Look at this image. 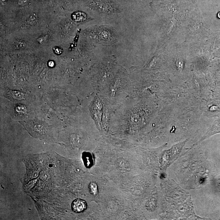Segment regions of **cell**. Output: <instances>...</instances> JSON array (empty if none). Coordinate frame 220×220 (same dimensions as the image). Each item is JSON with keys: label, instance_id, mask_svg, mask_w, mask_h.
<instances>
[{"label": "cell", "instance_id": "3957f363", "mask_svg": "<svg viewBox=\"0 0 220 220\" xmlns=\"http://www.w3.org/2000/svg\"><path fill=\"white\" fill-rule=\"evenodd\" d=\"M87 203L84 200L77 199L74 200L72 204L73 210L75 213H81L87 208Z\"/></svg>", "mask_w": 220, "mask_h": 220}, {"label": "cell", "instance_id": "52a82bcc", "mask_svg": "<svg viewBox=\"0 0 220 220\" xmlns=\"http://www.w3.org/2000/svg\"><path fill=\"white\" fill-rule=\"evenodd\" d=\"M38 18L36 14H31L30 17L28 18L27 21H26V23L28 25H34L36 22Z\"/></svg>", "mask_w": 220, "mask_h": 220}, {"label": "cell", "instance_id": "2e32d148", "mask_svg": "<svg viewBox=\"0 0 220 220\" xmlns=\"http://www.w3.org/2000/svg\"><path fill=\"white\" fill-rule=\"evenodd\" d=\"M48 1H51V0H48Z\"/></svg>", "mask_w": 220, "mask_h": 220}, {"label": "cell", "instance_id": "30bf717a", "mask_svg": "<svg viewBox=\"0 0 220 220\" xmlns=\"http://www.w3.org/2000/svg\"><path fill=\"white\" fill-rule=\"evenodd\" d=\"M216 185L217 189L220 193V178L216 180Z\"/></svg>", "mask_w": 220, "mask_h": 220}, {"label": "cell", "instance_id": "8992f818", "mask_svg": "<svg viewBox=\"0 0 220 220\" xmlns=\"http://www.w3.org/2000/svg\"><path fill=\"white\" fill-rule=\"evenodd\" d=\"M73 19L77 22H80L84 21L86 18L85 14L81 12H77L72 16Z\"/></svg>", "mask_w": 220, "mask_h": 220}, {"label": "cell", "instance_id": "e0dca14e", "mask_svg": "<svg viewBox=\"0 0 220 220\" xmlns=\"http://www.w3.org/2000/svg\"><path fill=\"white\" fill-rule=\"evenodd\" d=\"M219 219L220 220V219Z\"/></svg>", "mask_w": 220, "mask_h": 220}, {"label": "cell", "instance_id": "6da1fadb", "mask_svg": "<svg viewBox=\"0 0 220 220\" xmlns=\"http://www.w3.org/2000/svg\"><path fill=\"white\" fill-rule=\"evenodd\" d=\"M186 142V140L179 142L174 144L168 149V153L172 164L178 159Z\"/></svg>", "mask_w": 220, "mask_h": 220}, {"label": "cell", "instance_id": "9a60e30c", "mask_svg": "<svg viewBox=\"0 0 220 220\" xmlns=\"http://www.w3.org/2000/svg\"><path fill=\"white\" fill-rule=\"evenodd\" d=\"M217 17L218 18H220V11L218 12V14H217Z\"/></svg>", "mask_w": 220, "mask_h": 220}, {"label": "cell", "instance_id": "9c48e42d", "mask_svg": "<svg viewBox=\"0 0 220 220\" xmlns=\"http://www.w3.org/2000/svg\"><path fill=\"white\" fill-rule=\"evenodd\" d=\"M91 191L94 194H96V192L97 193V188L96 184L95 183H92L91 184Z\"/></svg>", "mask_w": 220, "mask_h": 220}, {"label": "cell", "instance_id": "7a4b0ae2", "mask_svg": "<svg viewBox=\"0 0 220 220\" xmlns=\"http://www.w3.org/2000/svg\"><path fill=\"white\" fill-rule=\"evenodd\" d=\"M98 31H99L98 34L100 42L108 43L112 42L115 39L113 32L111 31H112L110 29L107 28V27H100Z\"/></svg>", "mask_w": 220, "mask_h": 220}, {"label": "cell", "instance_id": "5bb4252c", "mask_svg": "<svg viewBox=\"0 0 220 220\" xmlns=\"http://www.w3.org/2000/svg\"><path fill=\"white\" fill-rule=\"evenodd\" d=\"M54 63L53 61H50L49 63V66L50 67H54Z\"/></svg>", "mask_w": 220, "mask_h": 220}, {"label": "cell", "instance_id": "277c9868", "mask_svg": "<svg viewBox=\"0 0 220 220\" xmlns=\"http://www.w3.org/2000/svg\"><path fill=\"white\" fill-rule=\"evenodd\" d=\"M9 98L15 101H20L25 99V95L18 91H8L6 93Z\"/></svg>", "mask_w": 220, "mask_h": 220}, {"label": "cell", "instance_id": "ba28073f", "mask_svg": "<svg viewBox=\"0 0 220 220\" xmlns=\"http://www.w3.org/2000/svg\"><path fill=\"white\" fill-rule=\"evenodd\" d=\"M84 162L85 164H87L86 166H88L89 165H91V160H92V158H91V156L90 155L88 154H86L85 155H84Z\"/></svg>", "mask_w": 220, "mask_h": 220}, {"label": "cell", "instance_id": "7c38bea8", "mask_svg": "<svg viewBox=\"0 0 220 220\" xmlns=\"http://www.w3.org/2000/svg\"><path fill=\"white\" fill-rule=\"evenodd\" d=\"M24 43H23V42L21 41L17 42V43H16L15 45L17 47L19 48L23 47V46L24 45Z\"/></svg>", "mask_w": 220, "mask_h": 220}, {"label": "cell", "instance_id": "4fadbf2b", "mask_svg": "<svg viewBox=\"0 0 220 220\" xmlns=\"http://www.w3.org/2000/svg\"><path fill=\"white\" fill-rule=\"evenodd\" d=\"M26 2V0H19V4H25Z\"/></svg>", "mask_w": 220, "mask_h": 220}, {"label": "cell", "instance_id": "5b68a950", "mask_svg": "<svg viewBox=\"0 0 220 220\" xmlns=\"http://www.w3.org/2000/svg\"><path fill=\"white\" fill-rule=\"evenodd\" d=\"M157 200L155 198H151L148 201L146 204L147 208L148 210L153 211L157 207Z\"/></svg>", "mask_w": 220, "mask_h": 220}, {"label": "cell", "instance_id": "8fae6325", "mask_svg": "<svg viewBox=\"0 0 220 220\" xmlns=\"http://www.w3.org/2000/svg\"><path fill=\"white\" fill-rule=\"evenodd\" d=\"M54 52L56 54H61L62 52V50L58 47H54Z\"/></svg>", "mask_w": 220, "mask_h": 220}]
</instances>
